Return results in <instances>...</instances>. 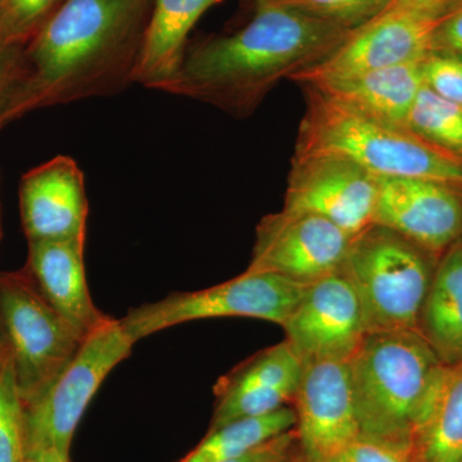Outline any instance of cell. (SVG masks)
I'll return each mask as SVG.
<instances>
[{
  "label": "cell",
  "instance_id": "cell-30",
  "mask_svg": "<svg viewBox=\"0 0 462 462\" xmlns=\"http://www.w3.org/2000/svg\"><path fill=\"white\" fill-rule=\"evenodd\" d=\"M298 436L296 428L285 431L281 436L267 440L266 443L252 449L248 454L223 462H282L297 448Z\"/></svg>",
  "mask_w": 462,
  "mask_h": 462
},
{
  "label": "cell",
  "instance_id": "cell-8",
  "mask_svg": "<svg viewBox=\"0 0 462 462\" xmlns=\"http://www.w3.org/2000/svg\"><path fill=\"white\" fill-rule=\"evenodd\" d=\"M309 285L272 273H249L215 287L179 291L130 310L121 325L134 343L184 322L251 318L282 327Z\"/></svg>",
  "mask_w": 462,
  "mask_h": 462
},
{
  "label": "cell",
  "instance_id": "cell-35",
  "mask_svg": "<svg viewBox=\"0 0 462 462\" xmlns=\"http://www.w3.org/2000/svg\"><path fill=\"white\" fill-rule=\"evenodd\" d=\"M0 239H2V223H0Z\"/></svg>",
  "mask_w": 462,
  "mask_h": 462
},
{
  "label": "cell",
  "instance_id": "cell-16",
  "mask_svg": "<svg viewBox=\"0 0 462 462\" xmlns=\"http://www.w3.org/2000/svg\"><path fill=\"white\" fill-rule=\"evenodd\" d=\"M20 205L29 242H85L87 190L74 158L58 156L27 172L21 182Z\"/></svg>",
  "mask_w": 462,
  "mask_h": 462
},
{
  "label": "cell",
  "instance_id": "cell-2",
  "mask_svg": "<svg viewBox=\"0 0 462 462\" xmlns=\"http://www.w3.org/2000/svg\"><path fill=\"white\" fill-rule=\"evenodd\" d=\"M152 7L153 0H65L30 42L21 111L135 84Z\"/></svg>",
  "mask_w": 462,
  "mask_h": 462
},
{
  "label": "cell",
  "instance_id": "cell-21",
  "mask_svg": "<svg viewBox=\"0 0 462 462\" xmlns=\"http://www.w3.org/2000/svg\"><path fill=\"white\" fill-rule=\"evenodd\" d=\"M297 424L293 406L256 418L227 422L208 431L205 439L190 454L178 462H223L248 454L267 440L294 430Z\"/></svg>",
  "mask_w": 462,
  "mask_h": 462
},
{
  "label": "cell",
  "instance_id": "cell-28",
  "mask_svg": "<svg viewBox=\"0 0 462 462\" xmlns=\"http://www.w3.org/2000/svg\"><path fill=\"white\" fill-rule=\"evenodd\" d=\"M330 462H420L415 448L392 446L358 437Z\"/></svg>",
  "mask_w": 462,
  "mask_h": 462
},
{
  "label": "cell",
  "instance_id": "cell-32",
  "mask_svg": "<svg viewBox=\"0 0 462 462\" xmlns=\"http://www.w3.org/2000/svg\"><path fill=\"white\" fill-rule=\"evenodd\" d=\"M21 462H69L53 449L23 448Z\"/></svg>",
  "mask_w": 462,
  "mask_h": 462
},
{
  "label": "cell",
  "instance_id": "cell-26",
  "mask_svg": "<svg viewBox=\"0 0 462 462\" xmlns=\"http://www.w3.org/2000/svg\"><path fill=\"white\" fill-rule=\"evenodd\" d=\"M21 457L23 403L12 360L0 369V462H21Z\"/></svg>",
  "mask_w": 462,
  "mask_h": 462
},
{
  "label": "cell",
  "instance_id": "cell-37",
  "mask_svg": "<svg viewBox=\"0 0 462 462\" xmlns=\"http://www.w3.org/2000/svg\"><path fill=\"white\" fill-rule=\"evenodd\" d=\"M462 462V461H461Z\"/></svg>",
  "mask_w": 462,
  "mask_h": 462
},
{
  "label": "cell",
  "instance_id": "cell-29",
  "mask_svg": "<svg viewBox=\"0 0 462 462\" xmlns=\"http://www.w3.org/2000/svg\"><path fill=\"white\" fill-rule=\"evenodd\" d=\"M431 48L462 57V2L438 18Z\"/></svg>",
  "mask_w": 462,
  "mask_h": 462
},
{
  "label": "cell",
  "instance_id": "cell-10",
  "mask_svg": "<svg viewBox=\"0 0 462 462\" xmlns=\"http://www.w3.org/2000/svg\"><path fill=\"white\" fill-rule=\"evenodd\" d=\"M379 178L336 154H294L284 206L320 216L355 236L374 224Z\"/></svg>",
  "mask_w": 462,
  "mask_h": 462
},
{
  "label": "cell",
  "instance_id": "cell-3",
  "mask_svg": "<svg viewBox=\"0 0 462 462\" xmlns=\"http://www.w3.org/2000/svg\"><path fill=\"white\" fill-rule=\"evenodd\" d=\"M348 365L360 437L415 448L448 366L416 330L367 333Z\"/></svg>",
  "mask_w": 462,
  "mask_h": 462
},
{
  "label": "cell",
  "instance_id": "cell-33",
  "mask_svg": "<svg viewBox=\"0 0 462 462\" xmlns=\"http://www.w3.org/2000/svg\"><path fill=\"white\" fill-rule=\"evenodd\" d=\"M12 354L9 348L7 333H5V324H3L2 314H0V369L5 365L11 363Z\"/></svg>",
  "mask_w": 462,
  "mask_h": 462
},
{
  "label": "cell",
  "instance_id": "cell-4",
  "mask_svg": "<svg viewBox=\"0 0 462 462\" xmlns=\"http://www.w3.org/2000/svg\"><path fill=\"white\" fill-rule=\"evenodd\" d=\"M294 154H336L379 179H418L462 190V157L410 132L357 114L310 84Z\"/></svg>",
  "mask_w": 462,
  "mask_h": 462
},
{
  "label": "cell",
  "instance_id": "cell-1",
  "mask_svg": "<svg viewBox=\"0 0 462 462\" xmlns=\"http://www.w3.org/2000/svg\"><path fill=\"white\" fill-rule=\"evenodd\" d=\"M239 32L199 42L161 91L247 117L282 80L320 62L351 30L266 0Z\"/></svg>",
  "mask_w": 462,
  "mask_h": 462
},
{
  "label": "cell",
  "instance_id": "cell-14",
  "mask_svg": "<svg viewBox=\"0 0 462 462\" xmlns=\"http://www.w3.org/2000/svg\"><path fill=\"white\" fill-rule=\"evenodd\" d=\"M374 224L442 256L462 238V190L418 179H379Z\"/></svg>",
  "mask_w": 462,
  "mask_h": 462
},
{
  "label": "cell",
  "instance_id": "cell-36",
  "mask_svg": "<svg viewBox=\"0 0 462 462\" xmlns=\"http://www.w3.org/2000/svg\"><path fill=\"white\" fill-rule=\"evenodd\" d=\"M3 3H5V0H0V8H2Z\"/></svg>",
  "mask_w": 462,
  "mask_h": 462
},
{
  "label": "cell",
  "instance_id": "cell-31",
  "mask_svg": "<svg viewBox=\"0 0 462 462\" xmlns=\"http://www.w3.org/2000/svg\"><path fill=\"white\" fill-rule=\"evenodd\" d=\"M460 2L462 0H393L392 5L412 9L428 16L439 18Z\"/></svg>",
  "mask_w": 462,
  "mask_h": 462
},
{
  "label": "cell",
  "instance_id": "cell-19",
  "mask_svg": "<svg viewBox=\"0 0 462 462\" xmlns=\"http://www.w3.org/2000/svg\"><path fill=\"white\" fill-rule=\"evenodd\" d=\"M218 2L220 0H153L136 67L135 84L162 90L181 67L191 30Z\"/></svg>",
  "mask_w": 462,
  "mask_h": 462
},
{
  "label": "cell",
  "instance_id": "cell-17",
  "mask_svg": "<svg viewBox=\"0 0 462 462\" xmlns=\"http://www.w3.org/2000/svg\"><path fill=\"white\" fill-rule=\"evenodd\" d=\"M83 240L29 242V263L42 296L83 338L109 316L94 305L85 275Z\"/></svg>",
  "mask_w": 462,
  "mask_h": 462
},
{
  "label": "cell",
  "instance_id": "cell-7",
  "mask_svg": "<svg viewBox=\"0 0 462 462\" xmlns=\"http://www.w3.org/2000/svg\"><path fill=\"white\" fill-rule=\"evenodd\" d=\"M0 314L21 403H30L74 360L84 338L45 300L27 266L0 273Z\"/></svg>",
  "mask_w": 462,
  "mask_h": 462
},
{
  "label": "cell",
  "instance_id": "cell-12",
  "mask_svg": "<svg viewBox=\"0 0 462 462\" xmlns=\"http://www.w3.org/2000/svg\"><path fill=\"white\" fill-rule=\"evenodd\" d=\"M282 328L303 360L349 363L367 334L360 300L343 270L309 285Z\"/></svg>",
  "mask_w": 462,
  "mask_h": 462
},
{
  "label": "cell",
  "instance_id": "cell-5",
  "mask_svg": "<svg viewBox=\"0 0 462 462\" xmlns=\"http://www.w3.org/2000/svg\"><path fill=\"white\" fill-rule=\"evenodd\" d=\"M439 258L383 225L354 236L343 272L360 300L367 333L419 331Z\"/></svg>",
  "mask_w": 462,
  "mask_h": 462
},
{
  "label": "cell",
  "instance_id": "cell-22",
  "mask_svg": "<svg viewBox=\"0 0 462 462\" xmlns=\"http://www.w3.org/2000/svg\"><path fill=\"white\" fill-rule=\"evenodd\" d=\"M420 462L462 461V363L448 366L430 418L416 437Z\"/></svg>",
  "mask_w": 462,
  "mask_h": 462
},
{
  "label": "cell",
  "instance_id": "cell-9",
  "mask_svg": "<svg viewBox=\"0 0 462 462\" xmlns=\"http://www.w3.org/2000/svg\"><path fill=\"white\" fill-rule=\"evenodd\" d=\"M354 236L320 216L282 208L264 216L245 272L311 285L345 267Z\"/></svg>",
  "mask_w": 462,
  "mask_h": 462
},
{
  "label": "cell",
  "instance_id": "cell-18",
  "mask_svg": "<svg viewBox=\"0 0 462 462\" xmlns=\"http://www.w3.org/2000/svg\"><path fill=\"white\" fill-rule=\"evenodd\" d=\"M310 85L357 114L379 123L406 127L424 81L421 62H413Z\"/></svg>",
  "mask_w": 462,
  "mask_h": 462
},
{
  "label": "cell",
  "instance_id": "cell-24",
  "mask_svg": "<svg viewBox=\"0 0 462 462\" xmlns=\"http://www.w3.org/2000/svg\"><path fill=\"white\" fill-rule=\"evenodd\" d=\"M266 2L354 32L387 11L393 0H266Z\"/></svg>",
  "mask_w": 462,
  "mask_h": 462
},
{
  "label": "cell",
  "instance_id": "cell-23",
  "mask_svg": "<svg viewBox=\"0 0 462 462\" xmlns=\"http://www.w3.org/2000/svg\"><path fill=\"white\" fill-rule=\"evenodd\" d=\"M406 127L424 141L462 157V106L449 102L422 85Z\"/></svg>",
  "mask_w": 462,
  "mask_h": 462
},
{
  "label": "cell",
  "instance_id": "cell-11",
  "mask_svg": "<svg viewBox=\"0 0 462 462\" xmlns=\"http://www.w3.org/2000/svg\"><path fill=\"white\" fill-rule=\"evenodd\" d=\"M438 18L391 5L387 11L349 33L320 62L291 79L318 84L406 63L421 62L430 53Z\"/></svg>",
  "mask_w": 462,
  "mask_h": 462
},
{
  "label": "cell",
  "instance_id": "cell-13",
  "mask_svg": "<svg viewBox=\"0 0 462 462\" xmlns=\"http://www.w3.org/2000/svg\"><path fill=\"white\" fill-rule=\"evenodd\" d=\"M293 409L298 446L310 462H330L360 437L348 363L303 360Z\"/></svg>",
  "mask_w": 462,
  "mask_h": 462
},
{
  "label": "cell",
  "instance_id": "cell-6",
  "mask_svg": "<svg viewBox=\"0 0 462 462\" xmlns=\"http://www.w3.org/2000/svg\"><path fill=\"white\" fill-rule=\"evenodd\" d=\"M135 343L108 318L85 337L78 354L41 397L23 404V448L53 449L69 460L76 428L108 374Z\"/></svg>",
  "mask_w": 462,
  "mask_h": 462
},
{
  "label": "cell",
  "instance_id": "cell-27",
  "mask_svg": "<svg viewBox=\"0 0 462 462\" xmlns=\"http://www.w3.org/2000/svg\"><path fill=\"white\" fill-rule=\"evenodd\" d=\"M422 81L431 91L462 106V57L430 51L421 60Z\"/></svg>",
  "mask_w": 462,
  "mask_h": 462
},
{
  "label": "cell",
  "instance_id": "cell-15",
  "mask_svg": "<svg viewBox=\"0 0 462 462\" xmlns=\"http://www.w3.org/2000/svg\"><path fill=\"white\" fill-rule=\"evenodd\" d=\"M302 372L303 358L287 339L252 356L215 385V411L208 431L291 406Z\"/></svg>",
  "mask_w": 462,
  "mask_h": 462
},
{
  "label": "cell",
  "instance_id": "cell-34",
  "mask_svg": "<svg viewBox=\"0 0 462 462\" xmlns=\"http://www.w3.org/2000/svg\"><path fill=\"white\" fill-rule=\"evenodd\" d=\"M282 462H310L307 460L306 456L302 454V451L300 449V446L291 452V455L289 456L288 458H285Z\"/></svg>",
  "mask_w": 462,
  "mask_h": 462
},
{
  "label": "cell",
  "instance_id": "cell-20",
  "mask_svg": "<svg viewBox=\"0 0 462 462\" xmlns=\"http://www.w3.org/2000/svg\"><path fill=\"white\" fill-rule=\"evenodd\" d=\"M418 330L446 366L462 363V238L438 261Z\"/></svg>",
  "mask_w": 462,
  "mask_h": 462
},
{
  "label": "cell",
  "instance_id": "cell-25",
  "mask_svg": "<svg viewBox=\"0 0 462 462\" xmlns=\"http://www.w3.org/2000/svg\"><path fill=\"white\" fill-rule=\"evenodd\" d=\"M65 0H5L0 8V41L20 47L32 42Z\"/></svg>",
  "mask_w": 462,
  "mask_h": 462
}]
</instances>
